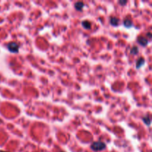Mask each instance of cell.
<instances>
[{
    "label": "cell",
    "mask_w": 152,
    "mask_h": 152,
    "mask_svg": "<svg viewBox=\"0 0 152 152\" xmlns=\"http://www.w3.org/2000/svg\"><path fill=\"white\" fill-rule=\"evenodd\" d=\"M60 152H65V151H60Z\"/></svg>",
    "instance_id": "obj_14"
},
{
    "label": "cell",
    "mask_w": 152,
    "mask_h": 152,
    "mask_svg": "<svg viewBox=\"0 0 152 152\" xmlns=\"http://www.w3.org/2000/svg\"><path fill=\"white\" fill-rule=\"evenodd\" d=\"M119 22V20L118 18H116V17H111V18L110 19V24H111V25L114 26V27L118 26Z\"/></svg>",
    "instance_id": "obj_6"
},
{
    "label": "cell",
    "mask_w": 152,
    "mask_h": 152,
    "mask_svg": "<svg viewBox=\"0 0 152 152\" xmlns=\"http://www.w3.org/2000/svg\"><path fill=\"white\" fill-rule=\"evenodd\" d=\"M82 25L85 29L86 30H90L91 28V23L88 20H84L82 22Z\"/></svg>",
    "instance_id": "obj_8"
},
{
    "label": "cell",
    "mask_w": 152,
    "mask_h": 152,
    "mask_svg": "<svg viewBox=\"0 0 152 152\" xmlns=\"http://www.w3.org/2000/svg\"><path fill=\"white\" fill-rule=\"evenodd\" d=\"M123 25L126 28H130L133 26V22L130 19H125L123 21Z\"/></svg>",
    "instance_id": "obj_7"
},
{
    "label": "cell",
    "mask_w": 152,
    "mask_h": 152,
    "mask_svg": "<svg viewBox=\"0 0 152 152\" xmlns=\"http://www.w3.org/2000/svg\"><path fill=\"white\" fill-rule=\"evenodd\" d=\"M145 62V61L144 59V58H139L136 62V68L137 69H140L142 65H144V64Z\"/></svg>",
    "instance_id": "obj_4"
},
{
    "label": "cell",
    "mask_w": 152,
    "mask_h": 152,
    "mask_svg": "<svg viewBox=\"0 0 152 152\" xmlns=\"http://www.w3.org/2000/svg\"><path fill=\"white\" fill-rule=\"evenodd\" d=\"M137 43L142 47H145L148 44V40H147V38L144 36H139L137 38Z\"/></svg>",
    "instance_id": "obj_3"
},
{
    "label": "cell",
    "mask_w": 152,
    "mask_h": 152,
    "mask_svg": "<svg viewBox=\"0 0 152 152\" xmlns=\"http://www.w3.org/2000/svg\"><path fill=\"white\" fill-rule=\"evenodd\" d=\"M106 148V145L104 142L100 141L94 142L92 144L90 145V148L94 151H102Z\"/></svg>",
    "instance_id": "obj_1"
},
{
    "label": "cell",
    "mask_w": 152,
    "mask_h": 152,
    "mask_svg": "<svg viewBox=\"0 0 152 152\" xmlns=\"http://www.w3.org/2000/svg\"><path fill=\"white\" fill-rule=\"evenodd\" d=\"M7 48L10 52H11V53L17 54V53H19V45L17 44L16 42H12L8 43L7 45Z\"/></svg>",
    "instance_id": "obj_2"
},
{
    "label": "cell",
    "mask_w": 152,
    "mask_h": 152,
    "mask_svg": "<svg viewBox=\"0 0 152 152\" xmlns=\"http://www.w3.org/2000/svg\"><path fill=\"white\" fill-rule=\"evenodd\" d=\"M142 119L143 121V123H144L146 125H148V126H150L151 121V119H150V117H149L148 115L146 114L145 116H144L142 117Z\"/></svg>",
    "instance_id": "obj_9"
},
{
    "label": "cell",
    "mask_w": 152,
    "mask_h": 152,
    "mask_svg": "<svg viewBox=\"0 0 152 152\" xmlns=\"http://www.w3.org/2000/svg\"><path fill=\"white\" fill-rule=\"evenodd\" d=\"M84 6H85V4L82 2H76L74 4V8L78 11H82V9H83Z\"/></svg>",
    "instance_id": "obj_5"
},
{
    "label": "cell",
    "mask_w": 152,
    "mask_h": 152,
    "mask_svg": "<svg viewBox=\"0 0 152 152\" xmlns=\"http://www.w3.org/2000/svg\"><path fill=\"white\" fill-rule=\"evenodd\" d=\"M0 152H5V151H0Z\"/></svg>",
    "instance_id": "obj_13"
},
{
    "label": "cell",
    "mask_w": 152,
    "mask_h": 152,
    "mask_svg": "<svg viewBox=\"0 0 152 152\" xmlns=\"http://www.w3.org/2000/svg\"><path fill=\"white\" fill-rule=\"evenodd\" d=\"M131 54H132V55H136V54H137L138 53H139V48L137 47V46H134L131 49Z\"/></svg>",
    "instance_id": "obj_10"
},
{
    "label": "cell",
    "mask_w": 152,
    "mask_h": 152,
    "mask_svg": "<svg viewBox=\"0 0 152 152\" xmlns=\"http://www.w3.org/2000/svg\"><path fill=\"white\" fill-rule=\"evenodd\" d=\"M147 36L148 37V38H151V32H148L147 33Z\"/></svg>",
    "instance_id": "obj_12"
},
{
    "label": "cell",
    "mask_w": 152,
    "mask_h": 152,
    "mask_svg": "<svg viewBox=\"0 0 152 152\" xmlns=\"http://www.w3.org/2000/svg\"><path fill=\"white\" fill-rule=\"evenodd\" d=\"M119 5H121L122 6L125 5L127 4V1H126V0H120V1H119Z\"/></svg>",
    "instance_id": "obj_11"
}]
</instances>
